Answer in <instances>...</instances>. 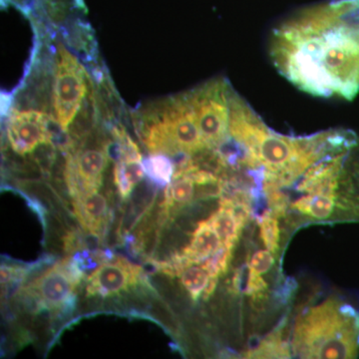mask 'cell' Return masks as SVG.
Returning a JSON list of instances; mask_svg holds the SVG:
<instances>
[{
    "instance_id": "6da1fadb",
    "label": "cell",
    "mask_w": 359,
    "mask_h": 359,
    "mask_svg": "<svg viewBox=\"0 0 359 359\" xmlns=\"http://www.w3.org/2000/svg\"><path fill=\"white\" fill-rule=\"evenodd\" d=\"M271 55L299 88L351 100L359 91V0L323 4L283 23Z\"/></svg>"
},
{
    "instance_id": "7a4b0ae2",
    "label": "cell",
    "mask_w": 359,
    "mask_h": 359,
    "mask_svg": "<svg viewBox=\"0 0 359 359\" xmlns=\"http://www.w3.org/2000/svg\"><path fill=\"white\" fill-rule=\"evenodd\" d=\"M292 347L302 358H358L359 311L335 299L308 309L295 323Z\"/></svg>"
},
{
    "instance_id": "3957f363",
    "label": "cell",
    "mask_w": 359,
    "mask_h": 359,
    "mask_svg": "<svg viewBox=\"0 0 359 359\" xmlns=\"http://www.w3.org/2000/svg\"><path fill=\"white\" fill-rule=\"evenodd\" d=\"M223 79L212 80L189 91L201 135L208 147L216 148L230 136L231 94Z\"/></svg>"
},
{
    "instance_id": "277c9868",
    "label": "cell",
    "mask_w": 359,
    "mask_h": 359,
    "mask_svg": "<svg viewBox=\"0 0 359 359\" xmlns=\"http://www.w3.org/2000/svg\"><path fill=\"white\" fill-rule=\"evenodd\" d=\"M85 70L65 45L58 44L54 74L53 104L56 122L62 131H67L75 116L81 109L87 83Z\"/></svg>"
},
{
    "instance_id": "5b68a950",
    "label": "cell",
    "mask_w": 359,
    "mask_h": 359,
    "mask_svg": "<svg viewBox=\"0 0 359 359\" xmlns=\"http://www.w3.org/2000/svg\"><path fill=\"white\" fill-rule=\"evenodd\" d=\"M82 275L71 261H65L45 271L28 287L40 306L50 309H62L74 299L75 287Z\"/></svg>"
},
{
    "instance_id": "8992f818",
    "label": "cell",
    "mask_w": 359,
    "mask_h": 359,
    "mask_svg": "<svg viewBox=\"0 0 359 359\" xmlns=\"http://www.w3.org/2000/svg\"><path fill=\"white\" fill-rule=\"evenodd\" d=\"M53 124L46 113L13 110L7 125V138L14 152L26 155L42 144H53Z\"/></svg>"
},
{
    "instance_id": "52a82bcc",
    "label": "cell",
    "mask_w": 359,
    "mask_h": 359,
    "mask_svg": "<svg viewBox=\"0 0 359 359\" xmlns=\"http://www.w3.org/2000/svg\"><path fill=\"white\" fill-rule=\"evenodd\" d=\"M107 163V154L100 149H85L75 156H69L66 165V181L71 195L77 198L97 192Z\"/></svg>"
},
{
    "instance_id": "ba28073f",
    "label": "cell",
    "mask_w": 359,
    "mask_h": 359,
    "mask_svg": "<svg viewBox=\"0 0 359 359\" xmlns=\"http://www.w3.org/2000/svg\"><path fill=\"white\" fill-rule=\"evenodd\" d=\"M141 271L123 259L104 264L89 276L87 294L106 297L128 289L139 282Z\"/></svg>"
},
{
    "instance_id": "9c48e42d",
    "label": "cell",
    "mask_w": 359,
    "mask_h": 359,
    "mask_svg": "<svg viewBox=\"0 0 359 359\" xmlns=\"http://www.w3.org/2000/svg\"><path fill=\"white\" fill-rule=\"evenodd\" d=\"M75 215L85 230L98 236L108 218V203L105 197L97 192L75 198Z\"/></svg>"
},
{
    "instance_id": "30bf717a",
    "label": "cell",
    "mask_w": 359,
    "mask_h": 359,
    "mask_svg": "<svg viewBox=\"0 0 359 359\" xmlns=\"http://www.w3.org/2000/svg\"><path fill=\"white\" fill-rule=\"evenodd\" d=\"M222 247L221 238L208 219L198 224L190 245L184 250L183 255L191 264L202 263L217 254Z\"/></svg>"
},
{
    "instance_id": "8fae6325",
    "label": "cell",
    "mask_w": 359,
    "mask_h": 359,
    "mask_svg": "<svg viewBox=\"0 0 359 359\" xmlns=\"http://www.w3.org/2000/svg\"><path fill=\"white\" fill-rule=\"evenodd\" d=\"M209 222L221 238L223 247L233 250L244 228L236 218L231 200L226 198L222 200L219 209L212 215Z\"/></svg>"
},
{
    "instance_id": "7c38bea8",
    "label": "cell",
    "mask_w": 359,
    "mask_h": 359,
    "mask_svg": "<svg viewBox=\"0 0 359 359\" xmlns=\"http://www.w3.org/2000/svg\"><path fill=\"white\" fill-rule=\"evenodd\" d=\"M141 157H120L115 165L116 188L122 199H126L135 186L144 178L145 170Z\"/></svg>"
},
{
    "instance_id": "4fadbf2b",
    "label": "cell",
    "mask_w": 359,
    "mask_h": 359,
    "mask_svg": "<svg viewBox=\"0 0 359 359\" xmlns=\"http://www.w3.org/2000/svg\"><path fill=\"white\" fill-rule=\"evenodd\" d=\"M195 182L190 175L175 173L174 178L166 189L167 207L173 205H187L195 197Z\"/></svg>"
},
{
    "instance_id": "5bb4252c",
    "label": "cell",
    "mask_w": 359,
    "mask_h": 359,
    "mask_svg": "<svg viewBox=\"0 0 359 359\" xmlns=\"http://www.w3.org/2000/svg\"><path fill=\"white\" fill-rule=\"evenodd\" d=\"M143 167L145 174L158 185L168 186L174 178L175 165L169 156L151 154L144 160Z\"/></svg>"
},
{
    "instance_id": "9a60e30c",
    "label": "cell",
    "mask_w": 359,
    "mask_h": 359,
    "mask_svg": "<svg viewBox=\"0 0 359 359\" xmlns=\"http://www.w3.org/2000/svg\"><path fill=\"white\" fill-rule=\"evenodd\" d=\"M181 283L193 301H198L209 287L212 276L204 266H188L181 273Z\"/></svg>"
},
{
    "instance_id": "2e32d148",
    "label": "cell",
    "mask_w": 359,
    "mask_h": 359,
    "mask_svg": "<svg viewBox=\"0 0 359 359\" xmlns=\"http://www.w3.org/2000/svg\"><path fill=\"white\" fill-rule=\"evenodd\" d=\"M261 238L264 247L273 254H276L280 247V230L278 217L271 211L264 212L259 219Z\"/></svg>"
},
{
    "instance_id": "e0dca14e",
    "label": "cell",
    "mask_w": 359,
    "mask_h": 359,
    "mask_svg": "<svg viewBox=\"0 0 359 359\" xmlns=\"http://www.w3.org/2000/svg\"><path fill=\"white\" fill-rule=\"evenodd\" d=\"M250 358H290V349L282 340L280 332H273L263 340L256 351H250Z\"/></svg>"
},
{
    "instance_id": "ac0fdd59",
    "label": "cell",
    "mask_w": 359,
    "mask_h": 359,
    "mask_svg": "<svg viewBox=\"0 0 359 359\" xmlns=\"http://www.w3.org/2000/svg\"><path fill=\"white\" fill-rule=\"evenodd\" d=\"M275 264V257L273 252L269 250H259L252 255L249 262V271L257 275H264L268 273Z\"/></svg>"
},
{
    "instance_id": "d6986e66",
    "label": "cell",
    "mask_w": 359,
    "mask_h": 359,
    "mask_svg": "<svg viewBox=\"0 0 359 359\" xmlns=\"http://www.w3.org/2000/svg\"><path fill=\"white\" fill-rule=\"evenodd\" d=\"M266 289H268V283L264 280L263 276L249 271L247 294L252 295L255 299H259L263 297V294L266 292Z\"/></svg>"
}]
</instances>
